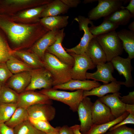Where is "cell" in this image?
<instances>
[{
	"label": "cell",
	"instance_id": "3957f363",
	"mask_svg": "<svg viewBox=\"0 0 134 134\" xmlns=\"http://www.w3.org/2000/svg\"><path fill=\"white\" fill-rule=\"evenodd\" d=\"M0 27L13 42L18 45L26 40L35 29L33 26L16 24L2 19H0Z\"/></svg>",
	"mask_w": 134,
	"mask_h": 134
},
{
	"label": "cell",
	"instance_id": "7a4b0ae2",
	"mask_svg": "<svg viewBox=\"0 0 134 134\" xmlns=\"http://www.w3.org/2000/svg\"><path fill=\"white\" fill-rule=\"evenodd\" d=\"M84 90H79L72 92L58 90L53 88L43 89L38 91L50 99L61 102L69 106L73 112L77 111L79 105L83 98Z\"/></svg>",
	"mask_w": 134,
	"mask_h": 134
},
{
	"label": "cell",
	"instance_id": "7dc6e473",
	"mask_svg": "<svg viewBox=\"0 0 134 134\" xmlns=\"http://www.w3.org/2000/svg\"><path fill=\"white\" fill-rule=\"evenodd\" d=\"M125 110L129 114L134 115V104H126Z\"/></svg>",
	"mask_w": 134,
	"mask_h": 134
},
{
	"label": "cell",
	"instance_id": "4fadbf2b",
	"mask_svg": "<svg viewBox=\"0 0 134 134\" xmlns=\"http://www.w3.org/2000/svg\"><path fill=\"white\" fill-rule=\"evenodd\" d=\"M96 67L97 70L95 72L86 73L87 79L101 81L104 84L116 80L112 75L114 68L111 61L99 64Z\"/></svg>",
	"mask_w": 134,
	"mask_h": 134
},
{
	"label": "cell",
	"instance_id": "9c48e42d",
	"mask_svg": "<svg viewBox=\"0 0 134 134\" xmlns=\"http://www.w3.org/2000/svg\"><path fill=\"white\" fill-rule=\"evenodd\" d=\"M93 104L91 99L87 97L83 98L78 107L77 111L80 122V131L82 134L87 132L93 124L92 111Z\"/></svg>",
	"mask_w": 134,
	"mask_h": 134
},
{
	"label": "cell",
	"instance_id": "1f68e13d",
	"mask_svg": "<svg viewBox=\"0 0 134 134\" xmlns=\"http://www.w3.org/2000/svg\"><path fill=\"white\" fill-rule=\"evenodd\" d=\"M28 120L37 130L46 134L59 132L60 127L54 128L47 121L35 119L29 117Z\"/></svg>",
	"mask_w": 134,
	"mask_h": 134
},
{
	"label": "cell",
	"instance_id": "30bf717a",
	"mask_svg": "<svg viewBox=\"0 0 134 134\" xmlns=\"http://www.w3.org/2000/svg\"><path fill=\"white\" fill-rule=\"evenodd\" d=\"M131 59L128 57L123 58L120 56L113 58L111 61L114 69L120 75H123L125 79L122 81V85L130 88L134 86V82L132 75L133 67L131 63Z\"/></svg>",
	"mask_w": 134,
	"mask_h": 134
},
{
	"label": "cell",
	"instance_id": "7402d4cb",
	"mask_svg": "<svg viewBox=\"0 0 134 134\" xmlns=\"http://www.w3.org/2000/svg\"><path fill=\"white\" fill-rule=\"evenodd\" d=\"M68 18L67 16H49L42 18L40 22L49 31H59L67 26Z\"/></svg>",
	"mask_w": 134,
	"mask_h": 134
},
{
	"label": "cell",
	"instance_id": "8d00e7d4",
	"mask_svg": "<svg viewBox=\"0 0 134 134\" xmlns=\"http://www.w3.org/2000/svg\"><path fill=\"white\" fill-rule=\"evenodd\" d=\"M13 75L8 68L6 62H0V85H5L7 80Z\"/></svg>",
	"mask_w": 134,
	"mask_h": 134
},
{
	"label": "cell",
	"instance_id": "5bb4252c",
	"mask_svg": "<svg viewBox=\"0 0 134 134\" xmlns=\"http://www.w3.org/2000/svg\"><path fill=\"white\" fill-rule=\"evenodd\" d=\"M64 30V28L60 30L56 41L47 48L46 52L53 54L61 61L72 67L74 59L66 51L62 45L65 36Z\"/></svg>",
	"mask_w": 134,
	"mask_h": 134
},
{
	"label": "cell",
	"instance_id": "4316f807",
	"mask_svg": "<svg viewBox=\"0 0 134 134\" xmlns=\"http://www.w3.org/2000/svg\"><path fill=\"white\" fill-rule=\"evenodd\" d=\"M131 18L132 15L127 10L120 9L104 17V19L109 20L118 26H124L128 23Z\"/></svg>",
	"mask_w": 134,
	"mask_h": 134
},
{
	"label": "cell",
	"instance_id": "c3c4849f",
	"mask_svg": "<svg viewBox=\"0 0 134 134\" xmlns=\"http://www.w3.org/2000/svg\"><path fill=\"white\" fill-rule=\"evenodd\" d=\"M128 28L130 30L134 31V21L129 24L128 26Z\"/></svg>",
	"mask_w": 134,
	"mask_h": 134
},
{
	"label": "cell",
	"instance_id": "f35d334b",
	"mask_svg": "<svg viewBox=\"0 0 134 134\" xmlns=\"http://www.w3.org/2000/svg\"><path fill=\"white\" fill-rule=\"evenodd\" d=\"M127 124H134V115L129 114L124 119L119 123L112 127L108 131H111L120 126Z\"/></svg>",
	"mask_w": 134,
	"mask_h": 134
},
{
	"label": "cell",
	"instance_id": "8992f818",
	"mask_svg": "<svg viewBox=\"0 0 134 134\" xmlns=\"http://www.w3.org/2000/svg\"><path fill=\"white\" fill-rule=\"evenodd\" d=\"M74 19L79 24L80 31H83L84 34L80 42L76 46L71 48L64 47V49L67 52L73 53L77 54H81L85 53L90 41L92 38L95 37L90 31L88 26L89 24L91 25L93 24L88 18L81 15L76 17Z\"/></svg>",
	"mask_w": 134,
	"mask_h": 134
},
{
	"label": "cell",
	"instance_id": "74e56055",
	"mask_svg": "<svg viewBox=\"0 0 134 134\" xmlns=\"http://www.w3.org/2000/svg\"><path fill=\"white\" fill-rule=\"evenodd\" d=\"M104 134H134V129L124 125L111 131H109Z\"/></svg>",
	"mask_w": 134,
	"mask_h": 134
},
{
	"label": "cell",
	"instance_id": "ba28073f",
	"mask_svg": "<svg viewBox=\"0 0 134 134\" xmlns=\"http://www.w3.org/2000/svg\"><path fill=\"white\" fill-rule=\"evenodd\" d=\"M30 72V82L25 91H34L42 88L48 89L53 87L51 75L45 67L33 69Z\"/></svg>",
	"mask_w": 134,
	"mask_h": 134
},
{
	"label": "cell",
	"instance_id": "ac0fdd59",
	"mask_svg": "<svg viewBox=\"0 0 134 134\" xmlns=\"http://www.w3.org/2000/svg\"><path fill=\"white\" fill-rule=\"evenodd\" d=\"M31 79L30 71L23 72L13 74L5 85L19 94L25 91Z\"/></svg>",
	"mask_w": 134,
	"mask_h": 134
},
{
	"label": "cell",
	"instance_id": "603a6c76",
	"mask_svg": "<svg viewBox=\"0 0 134 134\" xmlns=\"http://www.w3.org/2000/svg\"><path fill=\"white\" fill-rule=\"evenodd\" d=\"M69 8L61 0H52L47 4L40 17L42 18L64 14L67 13Z\"/></svg>",
	"mask_w": 134,
	"mask_h": 134
},
{
	"label": "cell",
	"instance_id": "f6af8a7d",
	"mask_svg": "<svg viewBox=\"0 0 134 134\" xmlns=\"http://www.w3.org/2000/svg\"><path fill=\"white\" fill-rule=\"evenodd\" d=\"M32 1V0H9L6 1L9 4L17 5L27 4Z\"/></svg>",
	"mask_w": 134,
	"mask_h": 134
},
{
	"label": "cell",
	"instance_id": "e575fe53",
	"mask_svg": "<svg viewBox=\"0 0 134 134\" xmlns=\"http://www.w3.org/2000/svg\"><path fill=\"white\" fill-rule=\"evenodd\" d=\"M12 54L13 52L0 35V62H6Z\"/></svg>",
	"mask_w": 134,
	"mask_h": 134
},
{
	"label": "cell",
	"instance_id": "816d5d0a",
	"mask_svg": "<svg viewBox=\"0 0 134 134\" xmlns=\"http://www.w3.org/2000/svg\"><path fill=\"white\" fill-rule=\"evenodd\" d=\"M1 86H2L1 85H0V91H1Z\"/></svg>",
	"mask_w": 134,
	"mask_h": 134
},
{
	"label": "cell",
	"instance_id": "83f0119b",
	"mask_svg": "<svg viewBox=\"0 0 134 134\" xmlns=\"http://www.w3.org/2000/svg\"><path fill=\"white\" fill-rule=\"evenodd\" d=\"M27 109L17 107L10 119L5 123L8 126L14 128L23 122L28 120Z\"/></svg>",
	"mask_w": 134,
	"mask_h": 134
},
{
	"label": "cell",
	"instance_id": "cb8c5ba5",
	"mask_svg": "<svg viewBox=\"0 0 134 134\" xmlns=\"http://www.w3.org/2000/svg\"><path fill=\"white\" fill-rule=\"evenodd\" d=\"M117 33L121 40L123 48L131 59L134 58V31L123 29Z\"/></svg>",
	"mask_w": 134,
	"mask_h": 134
},
{
	"label": "cell",
	"instance_id": "52a82bcc",
	"mask_svg": "<svg viewBox=\"0 0 134 134\" xmlns=\"http://www.w3.org/2000/svg\"><path fill=\"white\" fill-rule=\"evenodd\" d=\"M98 4L89 12L88 18L90 20H97L104 18L120 9L123 0H98Z\"/></svg>",
	"mask_w": 134,
	"mask_h": 134
},
{
	"label": "cell",
	"instance_id": "f546056e",
	"mask_svg": "<svg viewBox=\"0 0 134 134\" xmlns=\"http://www.w3.org/2000/svg\"><path fill=\"white\" fill-rule=\"evenodd\" d=\"M6 63L8 68L13 74L31 71L33 69L23 61L19 60L12 55L7 61Z\"/></svg>",
	"mask_w": 134,
	"mask_h": 134
},
{
	"label": "cell",
	"instance_id": "f1b7e54d",
	"mask_svg": "<svg viewBox=\"0 0 134 134\" xmlns=\"http://www.w3.org/2000/svg\"><path fill=\"white\" fill-rule=\"evenodd\" d=\"M119 26L111 22L104 19L101 24L96 26L93 24L89 27L90 32L94 37L115 30Z\"/></svg>",
	"mask_w": 134,
	"mask_h": 134
},
{
	"label": "cell",
	"instance_id": "ab89813d",
	"mask_svg": "<svg viewBox=\"0 0 134 134\" xmlns=\"http://www.w3.org/2000/svg\"><path fill=\"white\" fill-rule=\"evenodd\" d=\"M121 100L126 104H134V91L129 92L128 94L122 97L119 96Z\"/></svg>",
	"mask_w": 134,
	"mask_h": 134
},
{
	"label": "cell",
	"instance_id": "2e32d148",
	"mask_svg": "<svg viewBox=\"0 0 134 134\" xmlns=\"http://www.w3.org/2000/svg\"><path fill=\"white\" fill-rule=\"evenodd\" d=\"M60 30L49 31L37 41L32 47L33 53L36 55L42 61L47 48L56 41Z\"/></svg>",
	"mask_w": 134,
	"mask_h": 134
},
{
	"label": "cell",
	"instance_id": "60d3db41",
	"mask_svg": "<svg viewBox=\"0 0 134 134\" xmlns=\"http://www.w3.org/2000/svg\"><path fill=\"white\" fill-rule=\"evenodd\" d=\"M0 134H15L14 128L8 126L5 123H0Z\"/></svg>",
	"mask_w": 134,
	"mask_h": 134
},
{
	"label": "cell",
	"instance_id": "44dd1931",
	"mask_svg": "<svg viewBox=\"0 0 134 134\" xmlns=\"http://www.w3.org/2000/svg\"><path fill=\"white\" fill-rule=\"evenodd\" d=\"M122 82L116 80L109 83L101 85L90 91H84L83 98L90 96H96L100 98L108 93L119 92Z\"/></svg>",
	"mask_w": 134,
	"mask_h": 134
},
{
	"label": "cell",
	"instance_id": "681fc988",
	"mask_svg": "<svg viewBox=\"0 0 134 134\" xmlns=\"http://www.w3.org/2000/svg\"><path fill=\"white\" fill-rule=\"evenodd\" d=\"M98 1V0H85L83 1V3L84 4L87 3H92Z\"/></svg>",
	"mask_w": 134,
	"mask_h": 134
},
{
	"label": "cell",
	"instance_id": "484cf974",
	"mask_svg": "<svg viewBox=\"0 0 134 134\" xmlns=\"http://www.w3.org/2000/svg\"><path fill=\"white\" fill-rule=\"evenodd\" d=\"M129 114L128 112L126 111L122 115L111 121L99 125H93L90 130L85 134H104L112 127L124 119Z\"/></svg>",
	"mask_w": 134,
	"mask_h": 134
},
{
	"label": "cell",
	"instance_id": "d590c367",
	"mask_svg": "<svg viewBox=\"0 0 134 134\" xmlns=\"http://www.w3.org/2000/svg\"><path fill=\"white\" fill-rule=\"evenodd\" d=\"M47 5L29 9L24 11L19 15V17L22 19H29L40 17V15Z\"/></svg>",
	"mask_w": 134,
	"mask_h": 134
},
{
	"label": "cell",
	"instance_id": "b9f144b4",
	"mask_svg": "<svg viewBox=\"0 0 134 134\" xmlns=\"http://www.w3.org/2000/svg\"><path fill=\"white\" fill-rule=\"evenodd\" d=\"M69 8H75L80 3V0H61Z\"/></svg>",
	"mask_w": 134,
	"mask_h": 134
},
{
	"label": "cell",
	"instance_id": "7bdbcfd3",
	"mask_svg": "<svg viewBox=\"0 0 134 134\" xmlns=\"http://www.w3.org/2000/svg\"><path fill=\"white\" fill-rule=\"evenodd\" d=\"M129 4L126 7L123 6L120 7V9H126L132 15V18L134 17V0H131Z\"/></svg>",
	"mask_w": 134,
	"mask_h": 134
},
{
	"label": "cell",
	"instance_id": "d4e9b609",
	"mask_svg": "<svg viewBox=\"0 0 134 134\" xmlns=\"http://www.w3.org/2000/svg\"><path fill=\"white\" fill-rule=\"evenodd\" d=\"M13 53L33 69L44 67L43 61L34 53L24 51H13Z\"/></svg>",
	"mask_w": 134,
	"mask_h": 134
},
{
	"label": "cell",
	"instance_id": "7c38bea8",
	"mask_svg": "<svg viewBox=\"0 0 134 134\" xmlns=\"http://www.w3.org/2000/svg\"><path fill=\"white\" fill-rule=\"evenodd\" d=\"M27 109L29 117L49 122L54 118L56 114L55 108L50 104H36L32 105Z\"/></svg>",
	"mask_w": 134,
	"mask_h": 134
},
{
	"label": "cell",
	"instance_id": "6da1fadb",
	"mask_svg": "<svg viewBox=\"0 0 134 134\" xmlns=\"http://www.w3.org/2000/svg\"><path fill=\"white\" fill-rule=\"evenodd\" d=\"M42 61L44 67L51 75L53 86L66 83L72 79V67L61 61L54 55L46 52Z\"/></svg>",
	"mask_w": 134,
	"mask_h": 134
},
{
	"label": "cell",
	"instance_id": "d6a6232c",
	"mask_svg": "<svg viewBox=\"0 0 134 134\" xmlns=\"http://www.w3.org/2000/svg\"><path fill=\"white\" fill-rule=\"evenodd\" d=\"M15 134H46L36 129L28 120L14 128Z\"/></svg>",
	"mask_w": 134,
	"mask_h": 134
},
{
	"label": "cell",
	"instance_id": "5b68a950",
	"mask_svg": "<svg viewBox=\"0 0 134 134\" xmlns=\"http://www.w3.org/2000/svg\"><path fill=\"white\" fill-rule=\"evenodd\" d=\"M69 53L73 57L74 60L71 71L72 79L86 80V74L87 70L94 69L96 65L85 53L79 54L73 53Z\"/></svg>",
	"mask_w": 134,
	"mask_h": 134
},
{
	"label": "cell",
	"instance_id": "8fae6325",
	"mask_svg": "<svg viewBox=\"0 0 134 134\" xmlns=\"http://www.w3.org/2000/svg\"><path fill=\"white\" fill-rule=\"evenodd\" d=\"M52 100L45 95L34 91H25L19 94L17 103L18 107L27 109L33 105L38 104H52Z\"/></svg>",
	"mask_w": 134,
	"mask_h": 134
},
{
	"label": "cell",
	"instance_id": "9a60e30c",
	"mask_svg": "<svg viewBox=\"0 0 134 134\" xmlns=\"http://www.w3.org/2000/svg\"><path fill=\"white\" fill-rule=\"evenodd\" d=\"M92 111L93 125H98L106 123L115 119L110 108L99 99L93 103Z\"/></svg>",
	"mask_w": 134,
	"mask_h": 134
},
{
	"label": "cell",
	"instance_id": "ffe728a7",
	"mask_svg": "<svg viewBox=\"0 0 134 134\" xmlns=\"http://www.w3.org/2000/svg\"><path fill=\"white\" fill-rule=\"evenodd\" d=\"M85 53L96 66L107 62L105 53L95 37L90 41Z\"/></svg>",
	"mask_w": 134,
	"mask_h": 134
},
{
	"label": "cell",
	"instance_id": "bcb514c9",
	"mask_svg": "<svg viewBox=\"0 0 134 134\" xmlns=\"http://www.w3.org/2000/svg\"><path fill=\"white\" fill-rule=\"evenodd\" d=\"M73 134H82L80 131V125H75L70 127Z\"/></svg>",
	"mask_w": 134,
	"mask_h": 134
},
{
	"label": "cell",
	"instance_id": "f907efd6",
	"mask_svg": "<svg viewBox=\"0 0 134 134\" xmlns=\"http://www.w3.org/2000/svg\"><path fill=\"white\" fill-rule=\"evenodd\" d=\"M59 132L55 133L46 134H59Z\"/></svg>",
	"mask_w": 134,
	"mask_h": 134
},
{
	"label": "cell",
	"instance_id": "836d02e7",
	"mask_svg": "<svg viewBox=\"0 0 134 134\" xmlns=\"http://www.w3.org/2000/svg\"><path fill=\"white\" fill-rule=\"evenodd\" d=\"M17 103L0 102V123H5L10 118L17 107Z\"/></svg>",
	"mask_w": 134,
	"mask_h": 134
},
{
	"label": "cell",
	"instance_id": "4dcf8cb0",
	"mask_svg": "<svg viewBox=\"0 0 134 134\" xmlns=\"http://www.w3.org/2000/svg\"><path fill=\"white\" fill-rule=\"evenodd\" d=\"M19 94L5 85L1 86L0 93V102L17 103Z\"/></svg>",
	"mask_w": 134,
	"mask_h": 134
},
{
	"label": "cell",
	"instance_id": "e0dca14e",
	"mask_svg": "<svg viewBox=\"0 0 134 134\" xmlns=\"http://www.w3.org/2000/svg\"><path fill=\"white\" fill-rule=\"evenodd\" d=\"M121 93L119 92L105 95L99 99L102 103L109 107L111 112L115 118L122 115L125 112L126 104L120 100L119 96Z\"/></svg>",
	"mask_w": 134,
	"mask_h": 134
},
{
	"label": "cell",
	"instance_id": "ee69618b",
	"mask_svg": "<svg viewBox=\"0 0 134 134\" xmlns=\"http://www.w3.org/2000/svg\"><path fill=\"white\" fill-rule=\"evenodd\" d=\"M59 134H73L70 127L67 125L60 127Z\"/></svg>",
	"mask_w": 134,
	"mask_h": 134
},
{
	"label": "cell",
	"instance_id": "d6986e66",
	"mask_svg": "<svg viewBox=\"0 0 134 134\" xmlns=\"http://www.w3.org/2000/svg\"><path fill=\"white\" fill-rule=\"evenodd\" d=\"M101 84L93 80H80L71 79L67 82L54 86L53 88L57 89L69 90L71 91L82 90L88 91L99 87Z\"/></svg>",
	"mask_w": 134,
	"mask_h": 134
},
{
	"label": "cell",
	"instance_id": "277c9868",
	"mask_svg": "<svg viewBox=\"0 0 134 134\" xmlns=\"http://www.w3.org/2000/svg\"><path fill=\"white\" fill-rule=\"evenodd\" d=\"M96 37L105 53L107 62L123 53L124 49L122 42L115 30Z\"/></svg>",
	"mask_w": 134,
	"mask_h": 134
}]
</instances>
